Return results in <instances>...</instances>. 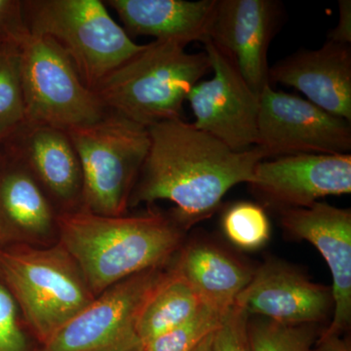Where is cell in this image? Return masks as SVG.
Segmentation results:
<instances>
[{
	"label": "cell",
	"instance_id": "6da1fadb",
	"mask_svg": "<svg viewBox=\"0 0 351 351\" xmlns=\"http://www.w3.org/2000/svg\"><path fill=\"white\" fill-rule=\"evenodd\" d=\"M147 129L151 145L129 206L169 200L184 228L211 216L226 193L241 182L249 184L256 165L267 159L258 147L232 151L182 119L164 120Z\"/></svg>",
	"mask_w": 351,
	"mask_h": 351
},
{
	"label": "cell",
	"instance_id": "7a4b0ae2",
	"mask_svg": "<svg viewBox=\"0 0 351 351\" xmlns=\"http://www.w3.org/2000/svg\"><path fill=\"white\" fill-rule=\"evenodd\" d=\"M184 228L174 214L154 211L112 217L80 208L57 216L60 244L95 298L128 277L162 267L181 245Z\"/></svg>",
	"mask_w": 351,
	"mask_h": 351
},
{
	"label": "cell",
	"instance_id": "3957f363",
	"mask_svg": "<svg viewBox=\"0 0 351 351\" xmlns=\"http://www.w3.org/2000/svg\"><path fill=\"white\" fill-rule=\"evenodd\" d=\"M176 41L154 40L93 90L108 112L149 127L181 119L189 92L210 71L206 52L191 54Z\"/></svg>",
	"mask_w": 351,
	"mask_h": 351
},
{
	"label": "cell",
	"instance_id": "277c9868",
	"mask_svg": "<svg viewBox=\"0 0 351 351\" xmlns=\"http://www.w3.org/2000/svg\"><path fill=\"white\" fill-rule=\"evenodd\" d=\"M22 7L27 31L53 39L92 91L145 46L134 43L99 0H27Z\"/></svg>",
	"mask_w": 351,
	"mask_h": 351
},
{
	"label": "cell",
	"instance_id": "5b68a950",
	"mask_svg": "<svg viewBox=\"0 0 351 351\" xmlns=\"http://www.w3.org/2000/svg\"><path fill=\"white\" fill-rule=\"evenodd\" d=\"M66 133L82 165V209L101 216L125 214L149 154L147 127L110 112Z\"/></svg>",
	"mask_w": 351,
	"mask_h": 351
},
{
	"label": "cell",
	"instance_id": "8992f818",
	"mask_svg": "<svg viewBox=\"0 0 351 351\" xmlns=\"http://www.w3.org/2000/svg\"><path fill=\"white\" fill-rule=\"evenodd\" d=\"M0 265L25 319L44 345L95 300L61 244L0 252Z\"/></svg>",
	"mask_w": 351,
	"mask_h": 351
},
{
	"label": "cell",
	"instance_id": "52a82bcc",
	"mask_svg": "<svg viewBox=\"0 0 351 351\" xmlns=\"http://www.w3.org/2000/svg\"><path fill=\"white\" fill-rule=\"evenodd\" d=\"M16 44L25 121L66 131L91 125L110 112L53 39L27 31Z\"/></svg>",
	"mask_w": 351,
	"mask_h": 351
},
{
	"label": "cell",
	"instance_id": "ba28073f",
	"mask_svg": "<svg viewBox=\"0 0 351 351\" xmlns=\"http://www.w3.org/2000/svg\"><path fill=\"white\" fill-rule=\"evenodd\" d=\"M161 267L145 270L104 291L44 345V351L144 348L138 338V319L145 302L167 276Z\"/></svg>",
	"mask_w": 351,
	"mask_h": 351
},
{
	"label": "cell",
	"instance_id": "9c48e42d",
	"mask_svg": "<svg viewBox=\"0 0 351 351\" xmlns=\"http://www.w3.org/2000/svg\"><path fill=\"white\" fill-rule=\"evenodd\" d=\"M255 147L269 157L346 154L351 151L350 122L306 99L267 84L260 94Z\"/></svg>",
	"mask_w": 351,
	"mask_h": 351
},
{
	"label": "cell",
	"instance_id": "30bf717a",
	"mask_svg": "<svg viewBox=\"0 0 351 351\" xmlns=\"http://www.w3.org/2000/svg\"><path fill=\"white\" fill-rule=\"evenodd\" d=\"M204 45L214 76L198 82L186 98L195 114L193 125L232 151H248L257 144L260 95L213 44Z\"/></svg>",
	"mask_w": 351,
	"mask_h": 351
},
{
	"label": "cell",
	"instance_id": "8fae6325",
	"mask_svg": "<svg viewBox=\"0 0 351 351\" xmlns=\"http://www.w3.org/2000/svg\"><path fill=\"white\" fill-rule=\"evenodd\" d=\"M282 17V5L274 0L217 2L208 41L237 68L258 95L269 84L267 53Z\"/></svg>",
	"mask_w": 351,
	"mask_h": 351
},
{
	"label": "cell",
	"instance_id": "7c38bea8",
	"mask_svg": "<svg viewBox=\"0 0 351 351\" xmlns=\"http://www.w3.org/2000/svg\"><path fill=\"white\" fill-rule=\"evenodd\" d=\"M267 204L306 208L320 198L351 193V154H295L260 161L249 182Z\"/></svg>",
	"mask_w": 351,
	"mask_h": 351
},
{
	"label": "cell",
	"instance_id": "4fadbf2b",
	"mask_svg": "<svg viewBox=\"0 0 351 351\" xmlns=\"http://www.w3.org/2000/svg\"><path fill=\"white\" fill-rule=\"evenodd\" d=\"M280 214L286 233L313 244L329 265L334 314L321 337L339 336L351 323V210L317 201L306 208L280 210Z\"/></svg>",
	"mask_w": 351,
	"mask_h": 351
},
{
	"label": "cell",
	"instance_id": "5bb4252c",
	"mask_svg": "<svg viewBox=\"0 0 351 351\" xmlns=\"http://www.w3.org/2000/svg\"><path fill=\"white\" fill-rule=\"evenodd\" d=\"M234 306L281 324L315 325L326 319L334 302L332 289L287 263L269 261L254 271Z\"/></svg>",
	"mask_w": 351,
	"mask_h": 351
},
{
	"label": "cell",
	"instance_id": "9a60e30c",
	"mask_svg": "<svg viewBox=\"0 0 351 351\" xmlns=\"http://www.w3.org/2000/svg\"><path fill=\"white\" fill-rule=\"evenodd\" d=\"M0 145L24 164L60 213L82 208V165L66 131L24 121Z\"/></svg>",
	"mask_w": 351,
	"mask_h": 351
},
{
	"label": "cell",
	"instance_id": "2e32d148",
	"mask_svg": "<svg viewBox=\"0 0 351 351\" xmlns=\"http://www.w3.org/2000/svg\"><path fill=\"white\" fill-rule=\"evenodd\" d=\"M269 82L295 88L327 112L351 121V47L328 40L299 50L270 66Z\"/></svg>",
	"mask_w": 351,
	"mask_h": 351
},
{
	"label": "cell",
	"instance_id": "e0dca14e",
	"mask_svg": "<svg viewBox=\"0 0 351 351\" xmlns=\"http://www.w3.org/2000/svg\"><path fill=\"white\" fill-rule=\"evenodd\" d=\"M218 0H107L127 34L188 45L209 40Z\"/></svg>",
	"mask_w": 351,
	"mask_h": 351
},
{
	"label": "cell",
	"instance_id": "ac0fdd59",
	"mask_svg": "<svg viewBox=\"0 0 351 351\" xmlns=\"http://www.w3.org/2000/svg\"><path fill=\"white\" fill-rule=\"evenodd\" d=\"M176 270L205 306L225 314L250 282L253 270L213 244L197 242L182 252Z\"/></svg>",
	"mask_w": 351,
	"mask_h": 351
},
{
	"label": "cell",
	"instance_id": "d6986e66",
	"mask_svg": "<svg viewBox=\"0 0 351 351\" xmlns=\"http://www.w3.org/2000/svg\"><path fill=\"white\" fill-rule=\"evenodd\" d=\"M0 216L32 239L47 237L57 228L54 206L27 167L10 152L0 149Z\"/></svg>",
	"mask_w": 351,
	"mask_h": 351
},
{
	"label": "cell",
	"instance_id": "ffe728a7",
	"mask_svg": "<svg viewBox=\"0 0 351 351\" xmlns=\"http://www.w3.org/2000/svg\"><path fill=\"white\" fill-rule=\"evenodd\" d=\"M204 306L191 286L176 270H170L145 302L138 323L142 346L186 324Z\"/></svg>",
	"mask_w": 351,
	"mask_h": 351
},
{
	"label": "cell",
	"instance_id": "44dd1931",
	"mask_svg": "<svg viewBox=\"0 0 351 351\" xmlns=\"http://www.w3.org/2000/svg\"><path fill=\"white\" fill-rule=\"evenodd\" d=\"M25 121L17 44L6 43L0 51V142Z\"/></svg>",
	"mask_w": 351,
	"mask_h": 351
},
{
	"label": "cell",
	"instance_id": "7402d4cb",
	"mask_svg": "<svg viewBox=\"0 0 351 351\" xmlns=\"http://www.w3.org/2000/svg\"><path fill=\"white\" fill-rule=\"evenodd\" d=\"M316 332L313 325H287L265 319L247 325V351H309Z\"/></svg>",
	"mask_w": 351,
	"mask_h": 351
},
{
	"label": "cell",
	"instance_id": "603a6c76",
	"mask_svg": "<svg viewBox=\"0 0 351 351\" xmlns=\"http://www.w3.org/2000/svg\"><path fill=\"white\" fill-rule=\"evenodd\" d=\"M223 228L228 239L243 250H257L267 243L270 223L265 210L253 203H237L226 212Z\"/></svg>",
	"mask_w": 351,
	"mask_h": 351
},
{
	"label": "cell",
	"instance_id": "cb8c5ba5",
	"mask_svg": "<svg viewBox=\"0 0 351 351\" xmlns=\"http://www.w3.org/2000/svg\"><path fill=\"white\" fill-rule=\"evenodd\" d=\"M226 314V313H225ZM203 306L186 324L166 332L145 346V351H193L201 341L218 329L223 315Z\"/></svg>",
	"mask_w": 351,
	"mask_h": 351
},
{
	"label": "cell",
	"instance_id": "d4e9b609",
	"mask_svg": "<svg viewBox=\"0 0 351 351\" xmlns=\"http://www.w3.org/2000/svg\"><path fill=\"white\" fill-rule=\"evenodd\" d=\"M249 315L233 306L226 311L214 332L212 351H247Z\"/></svg>",
	"mask_w": 351,
	"mask_h": 351
},
{
	"label": "cell",
	"instance_id": "484cf974",
	"mask_svg": "<svg viewBox=\"0 0 351 351\" xmlns=\"http://www.w3.org/2000/svg\"><path fill=\"white\" fill-rule=\"evenodd\" d=\"M27 350V339L18 321L15 299L0 285V351Z\"/></svg>",
	"mask_w": 351,
	"mask_h": 351
},
{
	"label": "cell",
	"instance_id": "4316f807",
	"mask_svg": "<svg viewBox=\"0 0 351 351\" xmlns=\"http://www.w3.org/2000/svg\"><path fill=\"white\" fill-rule=\"evenodd\" d=\"M27 31L22 1L0 0V40L16 43Z\"/></svg>",
	"mask_w": 351,
	"mask_h": 351
},
{
	"label": "cell",
	"instance_id": "83f0119b",
	"mask_svg": "<svg viewBox=\"0 0 351 351\" xmlns=\"http://www.w3.org/2000/svg\"><path fill=\"white\" fill-rule=\"evenodd\" d=\"M339 23L337 27L328 34V40L334 43H351V1L339 0Z\"/></svg>",
	"mask_w": 351,
	"mask_h": 351
},
{
	"label": "cell",
	"instance_id": "f1b7e54d",
	"mask_svg": "<svg viewBox=\"0 0 351 351\" xmlns=\"http://www.w3.org/2000/svg\"><path fill=\"white\" fill-rule=\"evenodd\" d=\"M309 351H350V348L339 336L320 337L315 348Z\"/></svg>",
	"mask_w": 351,
	"mask_h": 351
},
{
	"label": "cell",
	"instance_id": "f546056e",
	"mask_svg": "<svg viewBox=\"0 0 351 351\" xmlns=\"http://www.w3.org/2000/svg\"><path fill=\"white\" fill-rule=\"evenodd\" d=\"M213 334L209 335L207 338L203 339L199 346L193 351H212V343H213Z\"/></svg>",
	"mask_w": 351,
	"mask_h": 351
},
{
	"label": "cell",
	"instance_id": "4dcf8cb0",
	"mask_svg": "<svg viewBox=\"0 0 351 351\" xmlns=\"http://www.w3.org/2000/svg\"><path fill=\"white\" fill-rule=\"evenodd\" d=\"M6 43H4V41L0 40V51L3 49L4 45H5Z\"/></svg>",
	"mask_w": 351,
	"mask_h": 351
},
{
	"label": "cell",
	"instance_id": "1f68e13d",
	"mask_svg": "<svg viewBox=\"0 0 351 351\" xmlns=\"http://www.w3.org/2000/svg\"><path fill=\"white\" fill-rule=\"evenodd\" d=\"M132 351H145V348H140L138 350H132Z\"/></svg>",
	"mask_w": 351,
	"mask_h": 351
},
{
	"label": "cell",
	"instance_id": "d6a6232c",
	"mask_svg": "<svg viewBox=\"0 0 351 351\" xmlns=\"http://www.w3.org/2000/svg\"><path fill=\"white\" fill-rule=\"evenodd\" d=\"M0 235H1V230H0Z\"/></svg>",
	"mask_w": 351,
	"mask_h": 351
},
{
	"label": "cell",
	"instance_id": "836d02e7",
	"mask_svg": "<svg viewBox=\"0 0 351 351\" xmlns=\"http://www.w3.org/2000/svg\"><path fill=\"white\" fill-rule=\"evenodd\" d=\"M0 143H1V142H0Z\"/></svg>",
	"mask_w": 351,
	"mask_h": 351
}]
</instances>
